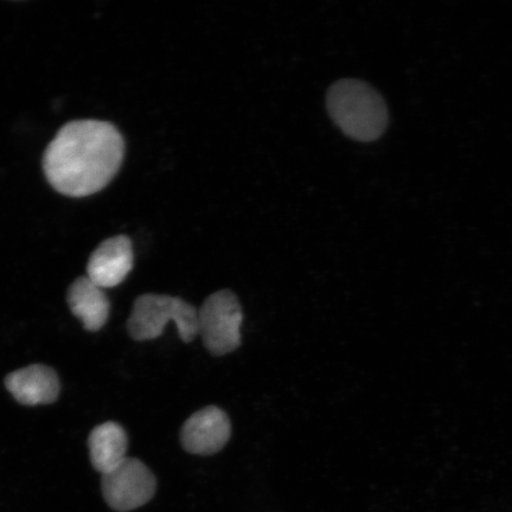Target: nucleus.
<instances>
[{"label":"nucleus","instance_id":"f257e3e1","mask_svg":"<svg viewBox=\"0 0 512 512\" xmlns=\"http://www.w3.org/2000/svg\"><path fill=\"white\" fill-rule=\"evenodd\" d=\"M124 155V139L117 127L100 120H76L64 125L51 140L43 170L60 194L86 197L110 184Z\"/></svg>","mask_w":512,"mask_h":512},{"label":"nucleus","instance_id":"f03ea898","mask_svg":"<svg viewBox=\"0 0 512 512\" xmlns=\"http://www.w3.org/2000/svg\"><path fill=\"white\" fill-rule=\"evenodd\" d=\"M328 111L335 124L358 142H374L388 125L386 102L366 82L345 79L329 89Z\"/></svg>","mask_w":512,"mask_h":512},{"label":"nucleus","instance_id":"7ed1b4c3","mask_svg":"<svg viewBox=\"0 0 512 512\" xmlns=\"http://www.w3.org/2000/svg\"><path fill=\"white\" fill-rule=\"evenodd\" d=\"M171 322L176 324L184 343H191L197 337L198 310L195 306L177 297L143 294L134 302L127 330L136 341H150L162 336Z\"/></svg>","mask_w":512,"mask_h":512},{"label":"nucleus","instance_id":"20e7f679","mask_svg":"<svg viewBox=\"0 0 512 512\" xmlns=\"http://www.w3.org/2000/svg\"><path fill=\"white\" fill-rule=\"evenodd\" d=\"M243 311L236 294L222 290L211 294L198 310V335L214 356H224L241 345Z\"/></svg>","mask_w":512,"mask_h":512},{"label":"nucleus","instance_id":"39448f33","mask_svg":"<svg viewBox=\"0 0 512 512\" xmlns=\"http://www.w3.org/2000/svg\"><path fill=\"white\" fill-rule=\"evenodd\" d=\"M102 495L118 512L136 510L149 503L157 490V480L143 462L126 457L117 467L102 475Z\"/></svg>","mask_w":512,"mask_h":512},{"label":"nucleus","instance_id":"423d86ee","mask_svg":"<svg viewBox=\"0 0 512 512\" xmlns=\"http://www.w3.org/2000/svg\"><path fill=\"white\" fill-rule=\"evenodd\" d=\"M232 435L229 416L221 408L209 406L190 416L181 430L185 451L196 456H213L223 450Z\"/></svg>","mask_w":512,"mask_h":512},{"label":"nucleus","instance_id":"0eeeda50","mask_svg":"<svg viewBox=\"0 0 512 512\" xmlns=\"http://www.w3.org/2000/svg\"><path fill=\"white\" fill-rule=\"evenodd\" d=\"M134 256L130 239L114 236L101 243L88 260L87 275L95 285L111 288L120 285L133 268Z\"/></svg>","mask_w":512,"mask_h":512},{"label":"nucleus","instance_id":"6e6552de","mask_svg":"<svg viewBox=\"0 0 512 512\" xmlns=\"http://www.w3.org/2000/svg\"><path fill=\"white\" fill-rule=\"evenodd\" d=\"M6 389L24 406L49 405L59 398L60 380L53 368L34 364L6 376Z\"/></svg>","mask_w":512,"mask_h":512},{"label":"nucleus","instance_id":"1a4fd4ad","mask_svg":"<svg viewBox=\"0 0 512 512\" xmlns=\"http://www.w3.org/2000/svg\"><path fill=\"white\" fill-rule=\"evenodd\" d=\"M67 302L73 315L81 320L83 328L92 332L104 328L111 309L104 288L87 277H81L70 285Z\"/></svg>","mask_w":512,"mask_h":512},{"label":"nucleus","instance_id":"9d476101","mask_svg":"<svg viewBox=\"0 0 512 512\" xmlns=\"http://www.w3.org/2000/svg\"><path fill=\"white\" fill-rule=\"evenodd\" d=\"M127 434L117 422H105L89 434V457L94 469L102 475L110 472L126 458Z\"/></svg>","mask_w":512,"mask_h":512}]
</instances>
